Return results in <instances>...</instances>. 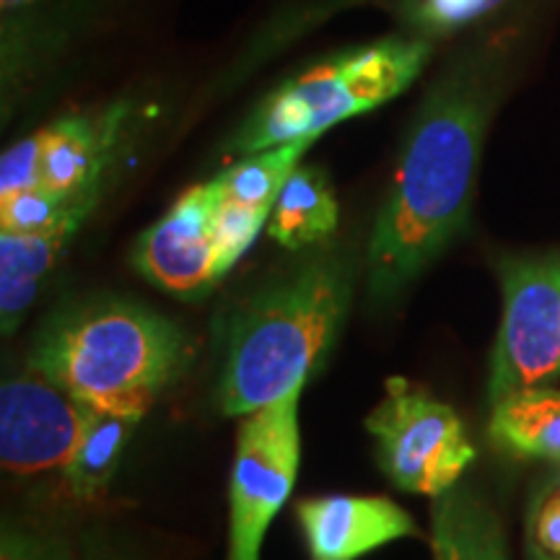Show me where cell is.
Returning a JSON list of instances; mask_svg holds the SVG:
<instances>
[{
    "label": "cell",
    "instance_id": "8992f818",
    "mask_svg": "<svg viewBox=\"0 0 560 560\" xmlns=\"http://www.w3.org/2000/svg\"><path fill=\"white\" fill-rule=\"evenodd\" d=\"M503 312L490 353L488 405L560 376V247L495 260Z\"/></svg>",
    "mask_w": 560,
    "mask_h": 560
},
{
    "label": "cell",
    "instance_id": "5bb4252c",
    "mask_svg": "<svg viewBox=\"0 0 560 560\" xmlns=\"http://www.w3.org/2000/svg\"><path fill=\"white\" fill-rule=\"evenodd\" d=\"M488 433L495 450L516 459L560 462V389H520L490 405Z\"/></svg>",
    "mask_w": 560,
    "mask_h": 560
},
{
    "label": "cell",
    "instance_id": "603a6c76",
    "mask_svg": "<svg viewBox=\"0 0 560 560\" xmlns=\"http://www.w3.org/2000/svg\"><path fill=\"white\" fill-rule=\"evenodd\" d=\"M79 560H145L136 545L107 529H89L81 537Z\"/></svg>",
    "mask_w": 560,
    "mask_h": 560
},
{
    "label": "cell",
    "instance_id": "d6986e66",
    "mask_svg": "<svg viewBox=\"0 0 560 560\" xmlns=\"http://www.w3.org/2000/svg\"><path fill=\"white\" fill-rule=\"evenodd\" d=\"M524 556L560 560V462L532 482L524 506Z\"/></svg>",
    "mask_w": 560,
    "mask_h": 560
},
{
    "label": "cell",
    "instance_id": "30bf717a",
    "mask_svg": "<svg viewBox=\"0 0 560 560\" xmlns=\"http://www.w3.org/2000/svg\"><path fill=\"white\" fill-rule=\"evenodd\" d=\"M221 202L219 179L187 190L161 219L140 234L132 265L140 276L179 299H200L219 283L215 210Z\"/></svg>",
    "mask_w": 560,
    "mask_h": 560
},
{
    "label": "cell",
    "instance_id": "ac0fdd59",
    "mask_svg": "<svg viewBox=\"0 0 560 560\" xmlns=\"http://www.w3.org/2000/svg\"><path fill=\"white\" fill-rule=\"evenodd\" d=\"M509 0H397V19L416 37L436 39L495 16Z\"/></svg>",
    "mask_w": 560,
    "mask_h": 560
},
{
    "label": "cell",
    "instance_id": "4fadbf2b",
    "mask_svg": "<svg viewBox=\"0 0 560 560\" xmlns=\"http://www.w3.org/2000/svg\"><path fill=\"white\" fill-rule=\"evenodd\" d=\"M429 540L433 560H509L499 511L459 482L433 499Z\"/></svg>",
    "mask_w": 560,
    "mask_h": 560
},
{
    "label": "cell",
    "instance_id": "3957f363",
    "mask_svg": "<svg viewBox=\"0 0 560 560\" xmlns=\"http://www.w3.org/2000/svg\"><path fill=\"white\" fill-rule=\"evenodd\" d=\"M26 363L86 405L149 410L187 369L190 342L138 301L89 299L39 327Z\"/></svg>",
    "mask_w": 560,
    "mask_h": 560
},
{
    "label": "cell",
    "instance_id": "9a60e30c",
    "mask_svg": "<svg viewBox=\"0 0 560 560\" xmlns=\"http://www.w3.org/2000/svg\"><path fill=\"white\" fill-rule=\"evenodd\" d=\"M140 408H96L89 405L86 423L62 478L73 499L94 501L107 490L120 465L125 446L143 420Z\"/></svg>",
    "mask_w": 560,
    "mask_h": 560
},
{
    "label": "cell",
    "instance_id": "9c48e42d",
    "mask_svg": "<svg viewBox=\"0 0 560 560\" xmlns=\"http://www.w3.org/2000/svg\"><path fill=\"white\" fill-rule=\"evenodd\" d=\"M89 405L30 369L0 387V462L16 478L66 472Z\"/></svg>",
    "mask_w": 560,
    "mask_h": 560
},
{
    "label": "cell",
    "instance_id": "7c38bea8",
    "mask_svg": "<svg viewBox=\"0 0 560 560\" xmlns=\"http://www.w3.org/2000/svg\"><path fill=\"white\" fill-rule=\"evenodd\" d=\"M310 560H359L384 545L423 537L418 524L387 495H317L296 503Z\"/></svg>",
    "mask_w": 560,
    "mask_h": 560
},
{
    "label": "cell",
    "instance_id": "7a4b0ae2",
    "mask_svg": "<svg viewBox=\"0 0 560 560\" xmlns=\"http://www.w3.org/2000/svg\"><path fill=\"white\" fill-rule=\"evenodd\" d=\"M353 285L348 257L317 255L244 301L223 332V416L244 418L306 384L338 340Z\"/></svg>",
    "mask_w": 560,
    "mask_h": 560
},
{
    "label": "cell",
    "instance_id": "6da1fadb",
    "mask_svg": "<svg viewBox=\"0 0 560 560\" xmlns=\"http://www.w3.org/2000/svg\"><path fill=\"white\" fill-rule=\"evenodd\" d=\"M522 26L482 30L450 60L412 117L366 249V291L389 304L465 234L482 145L506 94Z\"/></svg>",
    "mask_w": 560,
    "mask_h": 560
},
{
    "label": "cell",
    "instance_id": "2e32d148",
    "mask_svg": "<svg viewBox=\"0 0 560 560\" xmlns=\"http://www.w3.org/2000/svg\"><path fill=\"white\" fill-rule=\"evenodd\" d=\"M340 208L327 174L317 166H296L272 208L268 234L289 252H301L330 240Z\"/></svg>",
    "mask_w": 560,
    "mask_h": 560
},
{
    "label": "cell",
    "instance_id": "5b68a950",
    "mask_svg": "<svg viewBox=\"0 0 560 560\" xmlns=\"http://www.w3.org/2000/svg\"><path fill=\"white\" fill-rule=\"evenodd\" d=\"M363 425L376 439L384 475L405 493L436 499L457 486L475 462L457 410L405 376H389Z\"/></svg>",
    "mask_w": 560,
    "mask_h": 560
},
{
    "label": "cell",
    "instance_id": "cb8c5ba5",
    "mask_svg": "<svg viewBox=\"0 0 560 560\" xmlns=\"http://www.w3.org/2000/svg\"><path fill=\"white\" fill-rule=\"evenodd\" d=\"M21 3H30V0H3V9H16Z\"/></svg>",
    "mask_w": 560,
    "mask_h": 560
},
{
    "label": "cell",
    "instance_id": "277c9868",
    "mask_svg": "<svg viewBox=\"0 0 560 560\" xmlns=\"http://www.w3.org/2000/svg\"><path fill=\"white\" fill-rule=\"evenodd\" d=\"M433 55L425 37H389L306 68L283 81L249 112L229 149L240 156L319 138L332 125L359 117L400 96Z\"/></svg>",
    "mask_w": 560,
    "mask_h": 560
},
{
    "label": "cell",
    "instance_id": "52a82bcc",
    "mask_svg": "<svg viewBox=\"0 0 560 560\" xmlns=\"http://www.w3.org/2000/svg\"><path fill=\"white\" fill-rule=\"evenodd\" d=\"M304 384L244 416L229 488L226 560H260L272 520L296 486L301 465L299 405Z\"/></svg>",
    "mask_w": 560,
    "mask_h": 560
},
{
    "label": "cell",
    "instance_id": "ba28073f",
    "mask_svg": "<svg viewBox=\"0 0 560 560\" xmlns=\"http://www.w3.org/2000/svg\"><path fill=\"white\" fill-rule=\"evenodd\" d=\"M128 128V104H112L107 109L60 117L34 136L21 138L0 159V198L34 187L75 195L91 179L115 172Z\"/></svg>",
    "mask_w": 560,
    "mask_h": 560
},
{
    "label": "cell",
    "instance_id": "44dd1931",
    "mask_svg": "<svg viewBox=\"0 0 560 560\" xmlns=\"http://www.w3.org/2000/svg\"><path fill=\"white\" fill-rule=\"evenodd\" d=\"M270 213L255 208L236 206V202L223 200L215 210V252H219V280L226 278L231 268L247 255L255 244L257 234L268 226Z\"/></svg>",
    "mask_w": 560,
    "mask_h": 560
},
{
    "label": "cell",
    "instance_id": "ffe728a7",
    "mask_svg": "<svg viewBox=\"0 0 560 560\" xmlns=\"http://www.w3.org/2000/svg\"><path fill=\"white\" fill-rule=\"evenodd\" d=\"M81 545L52 524L5 520L0 532V560H79Z\"/></svg>",
    "mask_w": 560,
    "mask_h": 560
},
{
    "label": "cell",
    "instance_id": "7402d4cb",
    "mask_svg": "<svg viewBox=\"0 0 560 560\" xmlns=\"http://www.w3.org/2000/svg\"><path fill=\"white\" fill-rule=\"evenodd\" d=\"M73 195H58L34 187L9 198H0V231H39L58 221Z\"/></svg>",
    "mask_w": 560,
    "mask_h": 560
},
{
    "label": "cell",
    "instance_id": "e0dca14e",
    "mask_svg": "<svg viewBox=\"0 0 560 560\" xmlns=\"http://www.w3.org/2000/svg\"><path fill=\"white\" fill-rule=\"evenodd\" d=\"M314 140L317 138L291 140V143L272 145V149L249 153V156L236 161L234 166H229L215 177L221 187V198L236 202V206L272 213L285 182L301 164V156L312 149Z\"/></svg>",
    "mask_w": 560,
    "mask_h": 560
},
{
    "label": "cell",
    "instance_id": "8fae6325",
    "mask_svg": "<svg viewBox=\"0 0 560 560\" xmlns=\"http://www.w3.org/2000/svg\"><path fill=\"white\" fill-rule=\"evenodd\" d=\"M115 172L102 174L81 187L58 221L39 231H0V327L9 338L26 319L42 285L66 252L68 242L109 190Z\"/></svg>",
    "mask_w": 560,
    "mask_h": 560
}]
</instances>
